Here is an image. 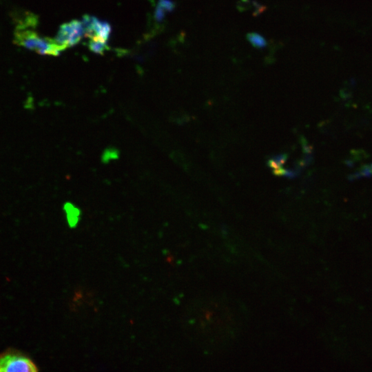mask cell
Listing matches in <instances>:
<instances>
[{
  "label": "cell",
  "mask_w": 372,
  "mask_h": 372,
  "mask_svg": "<svg viewBox=\"0 0 372 372\" xmlns=\"http://www.w3.org/2000/svg\"><path fill=\"white\" fill-rule=\"evenodd\" d=\"M0 372H38V369L28 356L9 349L0 353Z\"/></svg>",
  "instance_id": "obj_1"
},
{
  "label": "cell",
  "mask_w": 372,
  "mask_h": 372,
  "mask_svg": "<svg viewBox=\"0 0 372 372\" xmlns=\"http://www.w3.org/2000/svg\"><path fill=\"white\" fill-rule=\"evenodd\" d=\"M18 41L23 47L41 54L57 56L63 50L54 41L43 38L31 31L19 34Z\"/></svg>",
  "instance_id": "obj_2"
},
{
  "label": "cell",
  "mask_w": 372,
  "mask_h": 372,
  "mask_svg": "<svg viewBox=\"0 0 372 372\" xmlns=\"http://www.w3.org/2000/svg\"><path fill=\"white\" fill-rule=\"evenodd\" d=\"M85 35L81 21L72 20L61 25L54 41L63 50L77 44Z\"/></svg>",
  "instance_id": "obj_3"
},
{
  "label": "cell",
  "mask_w": 372,
  "mask_h": 372,
  "mask_svg": "<svg viewBox=\"0 0 372 372\" xmlns=\"http://www.w3.org/2000/svg\"><path fill=\"white\" fill-rule=\"evenodd\" d=\"M63 209L66 214L68 225L71 227H76L79 221L80 210L70 203H65Z\"/></svg>",
  "instance_id": "obj_4"
},
{
  "label": "cell",
  "mask_w": 372,
  "mask_h": 372,
  "mask_svg": "<svg viewBox=\"0 0 372 372\" xmlns=\"http://www.w3.org/2000/svg\"><path fill=\"white\" fill-rule=\"evenodd\" d=\"M87 45L91 51L99 54H102L108 49L106 41L96 37H90Z\"/></svg>",
  "instance_id": "obj_5"
},
{
  "label": "cell",
  "mask_w": 372,
  "mask_h": 372,
  "mask_svg": "<svg viewBox=\"0 0 372 372\" xmlns=\"http://www.w3.org/2000/svg\"><path fill=\"white\" fill-rule=\"evenodd\" d=\"M247 39L255 48L262 49L267 46L266 39L260 34L251 32L247 34Z\"/></svg>",
  "instance_id": "obj_6"
},
{
  "label": "cell",
  "mask_w": 372,
  "mask_h": 372,
  "mask_svg": "<svg viewBox=\"0 0 372 372\" xmlns=\"http://www.w3.org/2000/svg\"><path fill=\"white\" fill-rule=\"evenodd\" d=\"M287 158V155L285 154H279L275 155L269 161V165L273 168L278 169L280 166L286 161Z\"/></svg>",
  "instance_id": "obj_7"
},
{
  "label": "cell",
  "mask_w": 372,
  "mask_h": 372,
  "mask_svg": "<svg viewBox=\"0 0 372 372\" xmlns=\"http://www.w3.org/2000/svg\"><path fill=\"white\" fill-rule=\"evenodd\" d=\"M158 5L163 8L166 12H172L175 8L174 3L170 0H159Z\"/></svg>",
  "instance_id": "obj_8"
},
{
  "label": "cell",
  "mask_w": 372,
  "mask_h": 372,
  "mask_svg": "<svg viewBox=\"0 0 372 372\" xmlns=\"http://www.w3.org/2000/svg\"><path fill=\"white\" fill-rule=\"evenodd\" d=\"M165 10L159 5L157 6L154 11V18L157 21H161L165 17Z\"/></svg>",
  "instance_id": "obj_9"
},
{
  "label": "cell",
  "mask_w": 372,
  "mask_h": 372,
  "mask_svg": "<svg viewBox=\"0 0 372 372\" xmlns=\"http://www.w3.org/2000/svg\"><path fill=\"white\" fill-rule=\"evenodd\" d=\"M252 6H253V7L254 8V14L255 16H257L258 14L262 13L263 12V10L265 9V6H263L262 5L257 3L255 1H252Z\"/></svg>",
  "instance_id": "obj_10"
},
{
  "label": "cell",
  "mask_w": 372,
  "mask_h": 372,
  "mask_svg": "<svg viewBox=\"0 0 372 372\" xmlns=\"http://www.w3.org/2000/svg\"><path fill=\"white\" fill-rule=\"evenodd\" d=\"M251 4V3L249 0H240L238 3V8L240 10V11H244L248 9Z\"/></svg>",
  "instance_id": "obj_11"
}]
</instances>
